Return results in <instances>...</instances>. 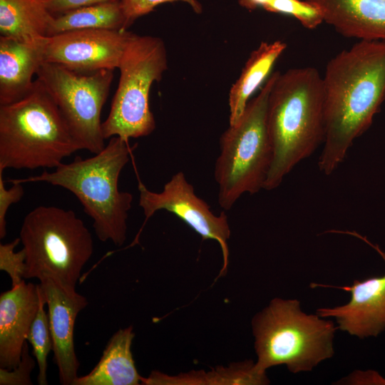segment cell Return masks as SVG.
Returning <instances> with one entry per match:
<instances>
[{"mask_svg":"<svg viewBox=\"0 0 385 385\" xmlns=\"http://www.w3.org/2000/svg\"><path fill=\"white\" fill-rule=\"evenodd\" d=\"M322 84L325 136L319 169L331 175L385 99V41L359 40L328 62Z\"/></svg>","mask_w":385,"mask_h":385,"instance_id":"6da1fadb","label":"cell"},{"mask_svg":"<svg viewBox=\"0 0 385 385\" xmlns=\"http://www.w3.org/2000/svg\"><path fill=\"white\" fill-rule=\"evenodd\" d=\"M267 125L273 156L264 189L272 190L324 143L322 76L316 68L278 71L269 95Z\"/></svg>","mask_w":385,"mask_h":385,"instance_id":"7a4b0ae2","label":"cell"},{"mask_svg":"<svg viewBox=\"0 0 385 385\" xmlns=\"http://www.w3.org/2000/svg\"><path fill=\"white\" fill-rule=\"evenodd\" d=\"M130 154L128 140L113 136L93 157L76 156L72 162L62 163L53 172L44 170L38 175L9 181L11 183L46 182L70 191L92 219L98 240L121 246L126 240L127 220L133 195L119 190L118 180L130 160Z\"/></svg>","mask_w":385,"mask_h":385,"instance_id":"3957f363","label":"cell"},{"mask_svg":"<svg viewBox=\"0 0 385 385\" xmlns=\"http://www.w3.org/2000/svg\"><path fill=\"white\" fill-rule=\"evenodd\" d=\"M79 148L56 102L37 78L21 100L0 106V170L53 168Z\"/></svg>","mask_w":385,"mask_h":385,"instance_id":"277c9868","label":"cell"},{"mask_svg":"<svg viewBox=\"0 0 385 385\" xmlns=\"http://www.w3.org/2000/svg\"><path fill=\"white\" fill-rule=\"evenodd\" d=\"M322 318L303 312L297 299H273L252 320L256 371L284 364L292 373L309 371L331 358L338 327Z\"/></svg>","mask_w":385,"mask_h":385,"instance_id":"5b68a950","label":"cell"},{"mask_svg":"<svg viewBox=\"0 0 385 385\" xmlns=\"http://www.w3.org/2000/svg\"><path fill=\"white\" fill-rule=\"evenodd\" d=\"M277 73L270 74L240 119L220 138L214 177L218 203L225 211L243 194L253 195L264 189L273 156L267 125V103Z\"/></svg>","mask_w":385,"mask_h":385,"instance_id":"8992f818","label":"cell"},{"mask_svg":"<svg viewBox=\"0 0 385 385\" xmlns=\"http://www.w3.org/2000/svg\"><path fill=\"white\" fill-rule=\"evenodd\" d=\"M19 238L26 253L24 279L53 278L76 289L93 252L92 235L72 210L40 205L24 217Z\"/></svg>","mask_w":385,"mask_h":385,"instance_id":"52a82bcc","label":"cell"},{"mask_svg":"<svg viewBox=\"0 0 385 385\" xmlns=\"http://www.w3.org/2000/svg\"><path fill=\"white\" fill-rule=\"evenodd\" d=\"M120 79L108 118L102 123L105 139L148 136L155 129L149 95L154 82L168 69L165 45L157 36L133 34L118 68Z\"/></svg>","mask_w":385,"mask_h":385,"instance_id":"ba28073f","label":"cell"},{"mask_svg":"<svg viewBox=\"0 0 385 385\" xmlns=\"http://www.w3.org/2000/svg\"><path fill=\"white\" fill-rule=\"evenodd\" d=\"M36 76L56 102L79 150L100 153L106 146L101 115L113 71L83 72L43 62Z\"/></svg>","mask_w":385,"mask_h":385,"instance_id":"9c48e42d","label":"cell"},{"mask_svg":"<svg viewBox=\"0 0 385 385\" xmlns=\"http://www.w3.org/2000/svg\"><path fill=\"white\" fill-rule=\"evenodd\" d=\"M138 189L139 206L145 215L140 232L155 212H170L199 234L202 240H213L218 242L223 259L219 276L226 272L229 257L227 242L231 232L225 210L219 215L212 213L210 205L195 194L194 187L181 171L174 174L159 192L150 191L140 179Z\"/></svg>","mask_w":385,"mask_h":385,"instance_id":"30bf717a","label":"cell"},{"mask_svg":"<svg viewBox=\"0 0 385 385\" xmlns=\"http://www.w3.org/2000/svg\"><path fill=\"white\" fill-rule=\"evenodd\" d=\"M133 34L127 30L81 29L47 36L43 62L83 72L114 71Z\"/></svg>","mask_w":385,"mask_h":385,"instance_id":"8fae6325","label":"cell"},{"mask_svg":"<svg viewBox=\"0 0 385 385\" xmlns=\"http://www.w3.org/2000/svg\"><path fill=\"white\" fill-rule=\"evenodd\" d=\"M354 236L373 247L385 262V252L377 245L355 231L334 230V232ZM311 287H333L351 293V300L343 306L319 308L317 314L321 317H334L338 329L359 338L376 337L385 329V274L359 281L351 286H333L311 284Z\"/></svg>","mask_w":385,"mask_h":385,"instance_id":"7c38bea8","label":"cell"},{"mask_svg":"<svg viewBox=\"0 0 385 385\" xmlns=\"http://www.w3.org/2000/svg\"><path fill=\"white\" fill-rule=\"evenodd\" d=\"M39 282L48 306L53 361L59 381L63 385H73L80 366L74 347V326L78 314L88 302L76 289L67 288L53 278L44 277Z\"/></svg>","mask_w":385,"mask_h":385,"instance_id":"4fadbf2b","label":"cell"},{"mask_svg":"<svg viewBox=\"0 0 385 385\" xmlns=\"http://www.w3.org/2000/svg\"><path fill=\"white\" fill-rule=\"evenodd\" d=\"M42 297L38 284L26 283L0 295V367L14 369L21 361L23 348Z\"/></svg>","mask_w":385,"mask_h":385,"instance_id":"5bb4252c","label":"cell"},{"mask_svg":"<svg viewBox=\"0 0 385 385\" xmlns=\"http://www.w3.org/2000/svg\"><path fill=\"white\" fill-rule=\"evenodd\" d=\"M46 38L21 41L0 36V106L18 101L31 91L33 77L43 62Z\"/></svg>","mask_w":385,"mask_h":385,"instance_id":"9a60e30c","label":"cell"},{"mask_svg":"<svg viewBox=\"0 0 385 385\" xmlns=\"http://www.w3.org/2000/svg\"><path fill=\"white\" fill-rule=\"evenodd\" d=\"M339 34L359 40L385 41V0H307Z\"/></svg>","mask_w":385,"mask_h":385,"instance_id":"2e32d148","label":"cell"},{"mask_svg":"<svg viewBox=\"0 0 385 385\" xmlns=\"http://www.w3.org/2000/svg\"><path fill=\"white\" fill-rule=\"evenodd\" d=\"M135 337L133 326L120 329L108 342L96 366L78 376L73 385H139L138 374L131 351Z\"/></svg>","mask_w":385,"mask_h":385,"instance_id":"e0dca14e","label":"cell"},{"mask_svg":"<svg viewBox=\"0 0 385 385\" xmlns=\"http://www.w3.org/2000/svg\"><path fill=\"white\" fill-rule=\"evenodd\" d=\"M286 48V43L279 40L262 42L250 53L239 78L229 92L230 125L240 119L250 96L269 76L275 62Z\"/></svg>","mask_w":385,"mask_h":385,"instance_id":"ac0fdd59","label":"cell"},{"mask_svg":"<svg viewBox=\"0 0 385 385\" xmlns=\"http://www.w3.org/2000/svg\"><path fill=\"white\" fill-rule=\"evenodd\" d=\"M53 18L42 0H0L2 36L21 41L47 37Z\"/></svg>","mask_w":385,"mask_h":385,"instance_id":"d6986e66","label":"cell"},{"mask_svg":"<svg viewBox=\"0 0 385 385\" xmlns=\"http://www.w3.org/2000/svg\"><path fill=\"white\" fill-rule=\"evenodd\" d=\"M270 382L266 374L255 369L252 360L218 366L209 371H191L169 376L152 371L148 377H141L142 385H262Z\"/></svg>","mask_w":385,"mask_h":385,"instance_id":"ffe728a7","label":"cell"},{"mask_svg":"<svg viewBox=\"0 0 385 385\" xmlns=\"http://www.w3.org/2000/svg\"><path fill=\"white\" fill-rule=\"evenodd\" d=\"M81 29L127 30L120 0L81 6L54 16L48 36Z\"/></svg>","mask_w":385,"mask_h":385,"instance_id":"44dd1931","label":"cell"},{"mask_svg":"<svg viewBox=\"0 0 385 385\" xmlns=\"http://www.w3.org/2000/svg\"><path fill=\"white\" fill-rule=\"evenodd\" d=\"M45 304L46 301L42 294L38 312L26 338V341L32 346V353L37 362L38 368L37 382L39 385L48 384L47 356L53 349L48 315L44 309Z\"/></svg>","mask_w":385,"mask_h":385,"instance_id":"7402d4cb","label":"cell"},{"mask_svg":"<svg viewBox=\"0 0 385 385\" xmlns=\"http://www.w3.org/2000/svg\"><path fill=\"white\" fill-rule=\"evenodd\" d=\"M263 9L269 12L292 16L308 29H316L324 21L319 9L307 0H271Z\"/></svg>","mask_w":385,"mask_h":385,"instance_id":"603a6c76","label":"cell"},{"mask_svg":"<svg viewBox=\"0 0 385 385\" xmlns=\"http://www.w3.org/2000/svg\"><path fill=\"white\" fill-rule=\"evenodd\" d=\"M21 242L18 237L11 242L0 244V270L6 272L11 279L12 287L20 284L24 280L26 271V253L23 248L15 252Z\"/></svg>","mask_w":385,"mask_h":385,"instance_id":"cb8c5ba5","label":"cell"},{"mask_svg":"<svg viewBox=\"0 0 385 385\" xmlns=\"http://www.w3.org/2000/svg\"><path fill=\"white\" fill-rule=\"evenodd\" d=\"M182 1L188 4L197 14L202 12L201 4L197 0H120L128 29L137 19L154 10L162 4Z\"/></svg>","mask_w":385,"mask_h":385,"instance_id":"d4e9b609","label":"cell"},{"mask_svg":"<svg viewBox=\"0 0 385 385\" xmlns=\"http://www.w3.org/2000/svg\"><path fill=\"white\" fill-rule=\"evenodd\" d=\"M36 361L29 354L27 342L23 348L21 361L13 369L0 367V385H31L33 384L31 374Z\"/></svg>","mask_w":385,"mask_h":385,"instance_id":"484cf974","label":"cell"},{"mask_svg":"<svg viewBox=\"0 0 385 385\" xmlns=\"http://www.w3.org/2000/svg\"><path fill=\"white\" fill-rule=\"evenodd\" d=\"M13 185L6 189L3 179V170H0V238L3 239L6 234V215L10 206L21 200L24 190L22 183H12Z\"/></svg>","mask_w":385,"mask_h":385,"instance_id":"4316f807","label":"cell"},{"mask_svg":"<svg viewBox=\"0 0 385 385\" xmlns=\"http://www.w3.org/2000/svg\"><path fill=\"white\" fill-rule=\"evenodd\" d=\"M111 0H42L47 10L53 16L81 6Z\"/></svg>","mask_w":385,"mask_h":385,"instance_id":"83f0119b","label":"cell"},{"mask_svg":"<svg viewBox=\"0 0 385 385\" xmlns=\"http://www.w3.org/2000/svg\"><path fill=\"white\" fill-rule=\"evenodd\" d=\"M271 0H239L241 6L248 10H254L259 6L262 8L269 4Z\"/></svg>","mask_w":385,"mask_h":385,"instance_id":"f1b7e54d","label":"cell"}]
</instances>
